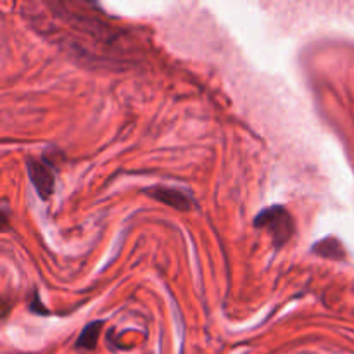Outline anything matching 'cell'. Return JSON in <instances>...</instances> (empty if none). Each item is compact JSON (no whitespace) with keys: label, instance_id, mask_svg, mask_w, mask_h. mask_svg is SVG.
<instances>
[{"label":"cell","instance_id":"4","mask_svg":"<svg viewBox=\"0 0 354 354\" xmlns=\"http://www.w3.org/2000/svg\"><path fill=\"white\" fill-rule=\"evenodd\" d=\"M145 192H147L149 197L156 199L158 203L173 207V209L190 211L194 206V201L190 199L185 192H182V190L178 189H173V187L156 185L152 187V189H147Z\"/></svg>","mask_w":354,"mask_h":354},{"label":"cell","instance_id":"6","mask_svg":"<svg viewBox=\"0 0 354 354\" xmlns=\"http://www.w3.org/2000/svg\"><path fill=\"white\" fill-rule=\"evenodd\" d=\"M315 252H318L320 256H324V258H332V259H341L342 256V248L341 244H339L335 239L328 237V239H324L322 242H318V244L313 245Z\"/></svg>","mask_w":354,"mask_h":354},{"label":"cell","instance_id":"2","mask_svg":"<svg viewBox=\"0 0 354 354\" xmlns=\"http://www.w3.org/2000/svg\"><path fill=\"white\" fill-rule=\"evenodd\" d=\"M254 227L266 232L273 239L277 249L283 248L292 239L296 223L289 211L283 206H270L254 218Z\"/></svg>","mask_w":354,"mask_h":354},{"label":"cell","instance_id":"1","mask_svg":"<svg viewBox=\"0 0 354 354\" xmlns=\"http://www.w3.org/2000/svg\"><path fill=\"white\" fill-rule=\"evenodd\" d=\"M90 6L83 3H44L37 14V26H44L45 35H54L55 40L71 52H82L95 57V47L100 57H109L113 52H123L121 41L124 31L100 17L102 12H88Z\"/></svg>","mask_w":354,"mask_h":354},{"label":"cell","instance_id":"3","mask_svg":"<svg viewBox=\"0 0 354 354\" xmlns=\"http://www.w3.org/2000/svg\"><path fill=\"white\" fill-rule=\"evenodd\" d=\"M26 171L30 176L31 183L37 189L38 196L41 199H48L50 194L54 192V182L55 176L52 171V166L48 162L41 161V159H28L26 161Z\"/></svg>","mask_w":354,"mask_h":354},{"label":"cell","instance_id":"5","mask_svg":"<svg viewBox=\"0 0 354 354\" xmlns=\"http://www.w3.org/2000/svg\"><path fill=\"white\" fill-rule=\"evenodd\" d=\"M102 325L104 322H93V324L86 325V327L82 330V334H80L78 341H76V348L88 349V351L95 349L100 330H102Z\"/></svg>","mask_w":354,"mask_h":354}]
</instances>
